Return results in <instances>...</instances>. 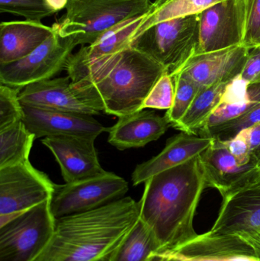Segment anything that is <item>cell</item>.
<instances>
[{
    "label": "cell",
    "instance_id": "obj_21",
    "mask_svg": "<svg viewBox=\"0 0 260 261\" xmlns=\"http://www.w3.org/2000/svg\"><path fill=\"white\" fill-rule=\"evenodd\" d=\"M160 246L149 228L138 219L107 261H148Z\"/></svg>",
    "mask_w": 260,
    "mask_h": 261
},
{
    "label": "cell",
    "instance_id": "obj_22",
    "mask_svg": "<svg viewBox=\"0 0 260 261\" xmlns=\"http://www.w3.org/2000/svg\"><path fill=\"white\" fill-rule=\"evenodd\" d=\"M220 1L222 0H155L145 14L134 38L157 23L200 13Z\"/></svg>",
    "mask_w": 260,
    "mask_h": 261
},
{
    "label": "cell",
    "instance_id": "obj_23",
    "mask_svg": "<svg viewBox=\"0 0 260 261\" xmlns=\"http://www.w3.org/2000/svg\"><path fill=\"white\" fill-rule=\"evenodd\" d=\"M35 139L23 121L0 130V169L28 161Z\"/></svg>",
    "mask_w": 260,
    "mask_h": 261
},
{
    "label": "cell",
    "instance_id": "obj_27",
    "mask_svg": "<svg viewBox=\"0 0 260 261\" xmlns=\"http://www.w3.org/2000/svg\"><path fill=\"white\" fill-rule=\"evenodd\" d=\"M0 12L20 15L28 21H38L56 13L46 0H0Z\"/></svg>",
    "mask_w": 260,
    "mask_h": 261
},
{
    "label": "cell",
    "instance_id": "obj_6",
    "mask_svg": "<svg viewBox=\"0 0 260 261\" xmlns=\"http://www.w3.org/2000/svg\"><path fill=\"white\" fill-rule=\"evenodd\" d=\"M46 201L0 227V261H35L50 242L55 219Z\"/></svg>",
    "mask_w": 260,
    "mask_h": 261
},
{
    "label": "cell",
    "instance_id": "obj_18",
    "mask_svg": "<svg viewBox=\"0 0 260 261\" xmlns=\"http://www.w3.org/2000/svg\"><path fill=\"white\" fill-rule=\"evenodd\" d=\"M170 126L166 116L140 110L119 117L118 122L107 130L108 141L120 150L143 147L158 140Z\"/></svg>",
    "mask_w": 260,
    "mask_h": 261
},
{
    "label": "cell",
    "instance_id": "obj_7",
    "mask_svg": "<svg viewBox=\"0 0 260 261\" xmlns=\"http://www.w3.org/2000/svg\"><path fill=\"white\" fill-rule=\"evenodd\" d=\"M55 186L29 161L0 169V227L21 213L51 200Z\"/></svg>",
    "mask_w": 260,
    "mask_h": 261
},
{
    "label": "cell",
    "instance_id": "obj_8",
    "mask_svg": "<svg viewBox=\"0 0 260 261\" xmlns=\"http://www.w3.org/2000/svg\"><path fill=\"white\" fill-rule=\"evenodd\" d=\"M128 190L125 179L105 170L93 177L55 186L50 210L55 219L90 211L122 199Z\"/></svg>",
    "mask_w": 260,
    "mask_h": 261
},
{
    "label": "cell",
    "instance_id": "obj_13",
    "mask_svg": "<svg viewBox=\"0 0 260 261\" xmlns=\"http://www.w3.org/2000/svg\"><path fill=\"white\" fill-rule=\"evenodd\" d=\"M22 107L23 122L35 138L70 136L96 140L108 130L93 116Z\"/></svg>",
    "mask_w": 260,
    "mask_h": 261
},
{
    "label": "cell",
    "instance_id": "obj_12",
    "mask_svg": "<svg viewBox=\"0 0 260 261\" xmlns=\"http://www.w3.org/2000/svg\"><path fill=\"white\" fill-rule=\"evenodd\" d=\"M249 51L250 49L241 44L193 55L177 73L187 76L201 88L226 84L241 75Z\"/></svg>",
    "mask_w": 260,
    "mask_h": 261
},
{
    "label": "cell",
    "instance_id": "obj_35",
    "mask_svg": "<svg viewBox=\"0 0 260 261\" xmlns=\"http://www.w3.org/2000/svg\"><path fill=\"white\" fill-rule=\"evenodd\" d=\"M243 130L245 132L248 139L252 161H254L259 166L260 164V122L248 129Z\"/></svg>",
    "mask_w": 260,
    "mask_h": 261
},
{
    "label": "cell",
    "instance_id": "obj_9",
    "mask_svg": "<svg viewBox=\"0 0 260 261\" xmlns=\"http://www.w3.org/2000/svg\"><path fill=\"white\" fill-rule=\"evenodd\" d=\"M75 47L70 40L61 38L54 29L53 35L27 56L15 62L0 64V83L22 89L30 84L51 79L65 70Z\"/></svg>",
    "mask_w": 260,
    "mask_h": 261
},
{
    "label": "cell",
    "instance_id": "obj_1",
    "mask_svg": "<svg viewBox=\"0 0 260 261\" xmlns=\"http://www.w3.org/2000/svg\"><path fill=\"white\" fill-rule=\"evenodd\" d=\"M139 219L152 231L160 251H172L198 236L194 217L206 186L200 155L145 182Z\"/></svg>",
    "mask_w": 260,
    "mask_h": 261
},
{
    "label": "cell",
    "instance_id": "obj_37",
    "mask_svg": "<svg viewBox=\"0 0 260 261\" xmlns=\"http://www.w3.org/2000/svg\"><path fill=\"white\" fill-rule=\"evenodd\" d=\"M46 1L55 12H57L67 7L69 0H46Z\"/></svg>",
    "mask_w": 260,
    "mask_h": 261
},
{
    "label": "cell",
    "instance_id": "obj_24",
    "mask_svg": "<svg viewBox=\"0 0 260 261\" xmlns=\"http://www.w3.org/2000/svg\"><path fill=\"white\" fill-rule=\"evenodd\" d=\"M226 84H215L201 88L184 117L174 128L196 135L209 116L221 102Z\"/></svg>",
    "mask_w": 260,
    "mask_h": 261
},
{
    "label": "cell",
    "instance_id": "obj_26",
    "mask_svg": "<svg viewBox=\"0 0 260 261\" xmlns=\"http://www.w3.org/2000/svg\"><path fill=\"white\" fill-rule=\"evenodd\" d=\"M172 77L175 83L174 102L165 116L174 128L190 108L201 87L182 73H176Z\"/></svg>",
    "mask_w": 260,
    "mask_h": 261
},
{
    "label": "cell",
    "instance_id": "obj_5",
    "mask_svg": "<svg viewBox=\"0 0 260 261\" xmlns=\"http://www.w3.org/2000/svg\"><path fill=\"white\" fill-rule=\"evenodd\" d=\"M199 36V13L157 23L136 37L131 47L146 54L175 75L195 55Z\"/></svg>",
    "mask_w": 260,
    "mask_h": 261
},
{
    "label": "cell",
    "instance_id": "obj_39",
    "mask_svg": "<svg viewBox=\"0 0 260 261\" xmlns=\"http://www.w3.org/2000/svg\"><path fill=\"white\" fill-rule=\"evenodd\" d=\"M259 170H260V164L259 165ZM250 187H260V172H259V176H258L257 179H256V181H255L254 182H253L252 185H250Z\"/></svg>",
    "mask_w": 260,
    "mask_h": 261
},
{
    "label": "cell",
    "instance_id": "obj_30",
    "mask_svg": "<svg viewBox=\"0 0 260 261\" xmlns=\"http://www.w3.org/2000/svg\"><path fill=\"white\" fill-rule=\"evenodd\" d=\"M175 96V83L167 72L158 80L142 106L145 109L169 110L172 107Z\"/></svg>",
    "mask_w": 260,
    "mask_h": 261
},
{
    "label": "cell",
    "instance_id": "obj_32",
    "mask_svg": "<svg viewBox=\"0 0 260 261\" xmlns=\"http://www.w3.org/2000/svg\"><path fill=\"white\" fill-rule=\"evenodd\" d=\"M249 87L250 84L241 75L234 78L226 84L220 104L235 105L245 102L249 96Z\"/></svg>",
    "mask_w": 260,
    "mask_h": 261
},
{
    "label": "cell",
    "instance_id": "obj_38",
    "mask_svg": "<svg viewBox=\"0 0 260 261\" xmlns=\"http://www.w3.org/2000/svg\"><path fill=\"white\" fill-rule=\"evenodd\" d=\"M148 261H175L163 252H155L151 254Z\"/></svg>",
    "mask_w": 260,
    "mask_h": 261
},
{
    "label": "cell",
    "instance_id": "obj_20",
    "mask_svg": "<svg viewBox=\"0 0 260 261\" xmlns=\"http://www.w3.org/2000/svg\"><path fill=\"white\" fill-rule=\"evenodd\" d=\"M54 32L53 26L38 21H3L0 24V64L28 55Z\"/></svg>",
    "mask_w": 260,
    "mask_h": 261
},
{
    "label": "cell",
    "instance_id": "obj_3",
    "mask_svg": "<svg viewBox=\"0 0 260 261\" xmlns=\"http://www.w3.org/2000/svg\"><path fill=\"white\" fill-rule=\"evenodd\" d=\"M139 218V202L123 197L56 219L53 236L35 261H107Z\"/></svg>",
    "mask_w": 260,
    "mask_h": 261
},
{
    "label": "cell",
    "instance_id": "obj_4",
    "mask_svg": "<svg viewBox=\"0 0 260 261\" xmlns=\"http://www.w3.org/2000/svg\"><path fill=\"white\" fill-rule=\"evenodd\" d=\"M150 0H69L66 13L53 29L75 46L93 44L120 23L147 13Z\"/></svg>",
    "mask_w": 260,
    "mask_h": 261
},
{
    "label": "cell",
    "instance_id": "obj_31",
    "mask_svg": "<svg viewBox=\"0 0 260 261\" xmlns=\"http://www.w3.org/2000/svg\"><path fill=\"white\" fill-rule=\"evenodd\" d=\"M245 32L243 45L247 48L260 47V0H244Z\"/></svg>",
    "mask_w": 260,
    "mask_h": 261
},
{
    "label": "cell",
    "instance_id": "obj_11",
    "mask_svg": "<svg viewBox=\"0 0 260 261\" xmlns=\"http://www.w3.org/2000/svg\"><path fill=\"white\" fill-rule=\"evenodd\" d=\"M206 186L216 189L223 198L250 187L259 175V167L253 161L240 164L224 143L214 138L213 143L200 154Z\"/></svg>",
    "mask_w": 260,
    "mask_h": 261
},
{
    "label": "cell",
    "instance_id": "obj_36",
    "mask_svg": "<svg viewBox=\"0 0 260 261\" xmlns=\"http://www.w3.org/2000/svg\"><path fill=\"white\" fill-rule=\"evenodd\" d=\"M244 238L249 245L253 250L255 254V257L260 260V230L252 234H247L245 236H241Z\"/></svg>",
    "mask_w": 260,
    "mask_h": 261
},
{
    "label": "cell",
    "instance_id": "obj_14",
    "mask_svg": "<svg viewBox=\"0 0 260 261\" xmlns=\"http://www.w3.org/2000/svg\"><path fill=\"white\" fill-rule=\"evenodd\" d=\"M41 142L54 156L66 184L102 174L95 140L79 137H47Z\"/></svg>",
    "mask_w": 260,
    "mask_h": 261
},
{
    "label": "cell",
    "instance_id": "obj_17",
    "mask_svg": "<svg viewBox=\"0 0 260 261\" xmlns=\"http://www.w3.org/2000/svg\"><path fill=\"white\" fill-rule=\"evenodd\" d=\"M213 141V138L180 132L166 141L159 154L136 167L132 173L133 185L145 182L157 173L187 162L201 154Z\"/></svg>",
    "mask_w": 260,
    "mask_h": 261
},
{
    "label": "cell",
    "instance_id": "obj_2",
    "mask_svg": "<svg viewBox=\"0 0 260 261\" xmlns=\"http://www.w3.org/2000/svg\"><path fill=\"white\" fill-rule=\"evenodd\" d=\"M166 72L151 57L129 47L68 72V76L90 105L100 113L119 118L142 110L147 96Z\"/></svg>",
    "mask_w": 260,
    "mask_h": 261
},
{
    "label": "cell",
    "instance_id": "obj_34",
    "mask_svg": "<svg viewBox=\"0 0 260 261\" xmlns=\"http://www.w3.org/2000/svg\"><path fill=\"white\" fill-rule=\"evenodd\" d=\"M241 76L249 84H260V47L250 49Z\"/></svg>",
    "mask_w": 260,
    "mask_h": 261
},
{
    "label": "cell",
    "instance_id": "obj_19",
    "mask_svg": "<svg viewBox=\"0 0 260 261\" xmlns=\"http://www.w3.org/2000/svg\"><path fill=\"white\" fill-rule=\"evenodd\" d=\"M145 14L120 23L105 32L93 44L82 46L69 58L65 67L67 73L83 68L131 47V42L145 19Z\"/></svg>",
    "mask_w": 260,
    "mask_h": 261
},
{
    "label": "cell",
    "instance_id": "obj_25",
    "mask_svg": "<svg viewBox=\"0 0 260 261\" xmlns=\"http://www.w3.org/2000/svg\"><path fill=\"white\" fill-rule=\"evenodd\" d=\"M260 102V84H250L249 96L245 102L235 105L219 104L207 119L204 125L197 132L200 136L209 128L218 126L244 116Z\"/></svg>",
    "mask_w": 260,
    "mask_h": 261
},
{
    "label": "cell",
    "instance_id": "obj_33",
    "mask_svg": "<svg viewBox=\"0 0 260 261\" xmlns=\"http://www.w3.org/2000/svg\"><path fill=\"white\" fill-rule=\"evenodd\" d=\"M222 142L240 164L244 165L252 161L248 139L244 130L240 132L232 139Z\"/></svg>",
    "mask_w": 260,
    "mask_h": 261
},
{
    "label": "cell",
    "instance_id": "obj_10",
    "mask_svg": "<svg viewBox=\"0 0 260 261\" xmlns=\"http://www.w3.org/2000/svg\"><path fill=\"white\" fill-rule=\"evenodd\" d=\"M244 0H222L199 13V36L195 55L241 45L245 32Z\"/></svg>",
    "mask_w": 260,
    "mask_h": 261
},
{
    "label": "cell",
    "instance_id": "obj_15",
    "mask_svg": "<svg viewBox=\"0 0 260 261\" xmlns=\"http://www.w3.org/2000/svg\"><path fill=\"white\" fill-rule=\"evenodd\" d=\"M21 105L53 111L97 116L99 110L90 105L73 87L70 76L46 80L26 86L19 92Z\"/></svg>",
    "mask_w": 260,
    "mask_h": 261
},
{
    "label": "cell",
    "instance_id": "obj_28",
    "mask_svg": "<svg viewBox=\"0 0 260 261\" xmlns=\"http://www.w3.org/2000/svg\"><path fill=\"white\" fill-rule=\"evenodd\" d=\"M259 122L260 102L244 116L223 125L209 128L203 132L200 136L213 138L222 141H227L236 136L243 130L248 129Z\"/></svg>",
    "mask_w": 260,
    "mask_h": 261
},
{
    "label": "cell",
    "instance_id": "obj_16",
    "mask_svg": "<svg viewBox=\"0 0 260 261\" xmlns=\"http://www.w3.org/2000/svg\"><path fill=\"white\" fill-rule=\"evenodd\" d=\"M260 230V187H248L223 198L209 236H245Z\"/></svg>",
    "mask_w": 260,
    "mask_h": 261
},
{
    "label": "cell",
    "instance_id": "obj_29",
    "mask_svg": "<svg viewBox=\"0 0 260 261\" xmlns=\"http://www.w3.org/2000/svg\"><path fill=\"white\" fill-rule=\"evenodd\" d=\"M21 90L3 84L0 86V130L23 121L24 113L19 99Z\"/></svg>",
    "mask_w": 260,
    "mask_h": 261
}]
</instances>
